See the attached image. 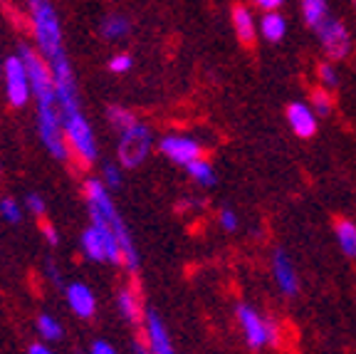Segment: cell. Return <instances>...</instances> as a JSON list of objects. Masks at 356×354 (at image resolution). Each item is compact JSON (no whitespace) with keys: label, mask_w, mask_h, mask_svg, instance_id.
Returning a JSON list of instances; mask_svg holds the SVG:
<instances>
[{"label":"cell","mask_w":356,"mask_h":354,"mask_svg":"<svg viewBox=\"0 0 356 354\" xmlns=\"http://www.w3.org/2000/svg\"><path fill=\"white\" fill-rule=\"evenodd\" d=\"M3 79H6V94L13 107H25L33 100V84L25 60L20 55H10L3 62Z\"/></svg>","instance_id":"6"},{"label":"cell","mask_w":356,"mask_h":354,"mask_svg":"<svg viewBox=\"0 0 356 354\" xmlns=\"http://www.w3.org/2000/svg\"><path fill=\"white\" fill-rule=\"evenodd\" d=\"M42 233H44V238H47V243H50V245L60 243V236H57V231H55V226H52V223H42Z\"/></svg>","instance_id":"32"},{"label":"cell","mask_w":356,"mask_h":354,"mask_svg":"<svg viewBox=\"0 0 356 354\" xmlns=\"http://www.w3.org/2000/svg\"><path fill=\"white\" fill-rule=\"evenodd\" d=\"M151 146H154L151 129L144 122H136L129 129H124V132H119L117 161L124 169H136L149 159Z\"/></svg>","instance_id":"4"},{"label":"cell","mask_w":356,"mask_h":354,"mask_svg":"<svg viewBox=\"0 0 356 354\" xmlns=\"http://www.w3.org/2000/svg\"><path fill=\"white\" fill-rule=\"evenodd\" d=\"M122 169L124 167L119 164V161H117V164H111V161H109V164H104V167H102V181L109 186V191H111V188L122 186Z\"/></svg>","instance_id":"25"},{"label":"cell","mask_w":356,"mask_h":354,"mask_svg":"<svg viewBox=\"0 0 356 354\" xmlns=\"http://www.w3.org/2000/svg\"><path fill=\"white\" fill-rule=\"evenodd\" d=\"M235 317L240 322V330H243L245 344L252 349V352H262V349L273 347L277 342V325L273 320H267L260 310H255L252 305L238 302L235 305Z\"/></svg>","instance_id":"3"},{"label":"cell","mask_w":356,"mask_h":354,"mask_svg":"<svg viewBox=\"0 0 356 354\" xmlns=\"http://www.w3.org/2000/svg\"><path fill=\"white\" fill-rule=\"evenodd\" d=\"M25 208L33 213L35 218H42L44 216V201H42V196L40 194H28V199H25Z\"/></svg>","instance_id":"28"},{"label":"cell","mask_w":356,"mask_h":354,"mask_svg":"<svg viewBox=\"0 0 356 354\" xmlns=\"http://www.w3.org/2000/svg\"><path fill=\"white\" fill-rule=\"evenodd\" d=\"M284 3H287V0H252V6H255L257 10H262V13L280 10V8H282Z\"/></svg>","instance_id":"29"},{"label":"cell","mask_w":356,"mask_h":354,"mask_svg":"<svg viewBox=\"0 0 356 354\" xmlns=\"http://www.w3.org/2000/svg\"><path fill=\"white\" fill-rule=\"evenodd\" d=\"M300 10H302V20H305V25L309 30L319 28V25L332 15L327 0H302Z\"/></svg>","instance_id":"16"},{"label":"cell","mask_w":356,"mask_h":354,"mask_svg":"<svg viewBox=\"0 0 356 354\" xmlns=\"http://www.w3.org/2000/svg\"><path fill=\"white\" fill-rule=\"evenodd\" d=\"M117 310L129 325H141L146 320V307L136 288H122L117 293Z\"/></svg>","instance_id":"13"},{"label":"cell","mask_w":356,"mask_h":354,"mask_svg":"<svg viewBox=\"0 0 356 354\" xmlns=\"http://www.w3.org/2000/svg\"><path fill=\"white\" fill-rule=\"evenodd\" d=\"M35 327H38V334L44 339V342H57V339H62V334H65L60 320H57V317H52V315H47V312L38 315Z\"/></svg>","instance_id":"20"},{"label":"cell","mask_w":356,"mask_h":354,"mask_svg":"<svg viewBox=\"0 0 356 354\" xmlns=\"http://www.w3.org/2000/svg\"><path fill=\"white\" fill-rule=\"evenodd\" d=\"M230 22H233L235 38L243 45H252L257 35H260L257 33L255 13H252L250 6H245V3H235V6L230 8Z\"/></svg>","instance_id":"12"},{"label":"cell","mask_w":356,"mask_h":354,"mask_svg":"<svg viewBox=\"0 0 356 354\" xmlns=\"http://www.w3.org/2000/svg\"><path fill=\"white\" fill-rule=\"evenodd\" d=\"M186 174H188L191 178H193L198 186H203V188H211V186H216V169H213V164L208 159H195V161H191L188 167H186Z\"/></svg>","instance_id":"18"},{"label":"cell","mask_w":356,"mask_h":354,"mask_svg":"<svg viewBox=\"0 0 356 354\" xmlns=\"http://www.w3.org/2000/svg\"><path fill=\"white\" fill-rule=\"evenodd\" d=\"M25 3H28V15L30 25H33V35L38 40V50L42 52L47 65L67 57L62 22L55 6H52V0H25Z\"/></svg>","instance_id":"1"},{"label":"cell","mask_w":356,"mask_h":354,"mask_svg":"<svg viewBox=\"0 0 356 354\" xmlns=\"http://www.w3.org/2000/svg\"><path fill=\"white\" fill-rule=\"evenodd\" d=\"M159 151H161L171 164L184 167V169L188 167L191 161L203 156L200 141L193 137H188V134H166V137L159 141Z\"/></svg>","instance_id":"7"},{"label":"cell","mask_w":356,"mask_h":354,"mask_svg":"<svg viewBox=\"0 0 356 354\" xmlns=\"http://www.w3.org/2000/svg\"><path fill=\"white\" fill-rule=\"evenodd\" d=\"M218 223H220V228L225 233H235V231H238V226H240L238 213H235L233 208H220V210H218Z\"/></svg>","instance_id":"27"},{"label":"cell","mask_w":356,"mask_h":354,"mask_svg":"<svg viewBox=\"0 0 356 354\" xmlns=\"http://www.w3.org/2000/svg\"><path fill=\"white\" fill-rule=\"evenodd\" d=\"M106 119H109L111 127L119 129V132H124V129H129L131 124L139 122V119H136V114H134L131 109H127V107H122V105L106 107Z\"/></svg>","instance_id":"21"},{"label":"cell","mask_w":356,"mask_h":354,"mask_svg":"<svg viewBox=\"0 0 356 354\" xmlns=\"http://www.w3.org/2000/svg\"><path fill=\"white\" fill-rule=\"evenodd\" d=\"M89 354H117V349L111 347L106 339H95L89 344Z\"/></svg>","instance_id":"30"},{"label":"cell","mask_w":356,"mask_h":354,"mask_svg":"<svg viewBox=\"0 0 356 354\" xmlns=\"http://www.w3.org/2000/svg\"><path fill=\"white\" fill-rule=\"evenodd\" d=\"M0 75H3V62H0Z\"/></svg>","instance_id":"37"},{"label":"cell","mask_w":356,"mask_h":354,"mask_svg":"<svg viewBox=\"0 0 356 354\" xmlns=\"http://www.w3.org/2000/svg\"><path fill=\"white\" fill-rule=\"evenodd\" d=\"M134 354H154V352H151L149 342H141V339H136V342H134Z\"/></svg>","instance_id":"34"},{"label":"cell","mask_w":356,"mask_h":354,"mask_svg":"<svg viewBox=\"0 0 356 354\" xmlns=\"http://www.w3.org/2000/svg\"><path fill=\"white\" fill-rule=\"evenodd\" d=\"M349 3H351V8H354V13H356V0H349Z\"/></svg>","instance_id":"35"},{"label":"cell","mask_w":356,"mask_h":354,"mask_svg":"<svg viewBox=\"0 0 356 354\" xmlns=\"http://www.w3.org/2000/svg\"><path fill=\"white\" fill-rule=\"evenodd\" d=\"M62 129H65L70 151H72L82 164L89 167V164H95V161L99 159V146H97L95 132L89 127L82 107H79V109L62 111Z\"/></svg>","instance_id":"2"},{"label":"cell","mask_w":356,"mask_h":354,"mask_svg":"<svg viewBox=\"0 0 356 354\" xmlns=\"http://www.w3.org/2000/svg\"><path fill=\"white\" fill-rule=\"evenodd\" d=\"M312 33L317 35L319 40V47H322L324 57L332 62H341L351 55L354 50V40H351L349 28L344 25V20H339L337 15H329L327 20L314 28Z\"/></svg>","instance_id":"5"},{"label":"cell","mask_w":356,"mask_h":354,"mask_svg":"<svg viewBox=\"0 0 356 354\" xmlns=\"http://www.w3.org/2000/svg\"><path fill=\"white\" fill-rule=\"evenodd\" d=\"M99 35L106 43H122L131 35V20L122 13H109L99 22Z\"/></svg>","instance_id":"15"},{"label":"cell","mask_w":356,"mask_h":354,"mask_svg":"<svg viewBox=\"0 0 356 354\" xmlns=\"http://www.w3.org/2000/svg\"><path fill=\"white\" fill-rule=\"evenodd\" d=\"M309 105L312 109L317 111V116L322 119V116H329L334 109V100H332V89L327 87H314L309 94Z\"/></svg>","instance_id":"22"},{"label":"cell","mask_w":356,"mask_h":354,"mask_svg":"<svg viewBox=\"0 0 356 354\" xmlns=\"http://www.w3.org/2000/svg\"><path fill=\"white\" fill-rule=\"evenodd\" d=\"M257 33L265 43L270 45H277L284 40L287 35V20L280 10H270V13H262L260 20H257Z\"/></svg>","instance_id":"14"},{"label":"cell","mask_w":356,"mask_h":354,"mask_svg":"<svg viewBox=\"0 0 356 354\" xmlns=\"http://www.w3.org/2000/svg\"><path fill=\"white\" fill-rule=\"evenodd\" d=\"M144 332H146V342H149V347L154 354H176L171 337H168L166 325H163L161 315H159L154 307H146Z\"/></svg>","instance_id":"10"},{"label":"cell","mask_w":356,"mask_h":354,"mask_svg":"<svg viewBox=\"0 0 356 354\" xmlns=\"http://www.w3.org/2000/svg\"><path fill=\"white\" fill-rule=\"evenodd\" d=\"M65 298H67V305H70V310L77 317H82V320L95 317L97 298L89 285H84V282H70L65 288Z\"/></svg>","instance_id":"11"},{"label":"cell","mask_w":356,"mask_h":354,"mask_svg":"<svg viewBox=\"0 0 356 354\" xmlns=\"http://www.w3.org/2000/svg\"><path fill=\"white\" fill-rule=\"evenodd\" d=\"M317 79H319V87H327V89L339 87V70H337V62H332V60L319 62Z\"/></svg>","instance_id":"23"},{"label":"cell","mask_w":356,"mask_h":354,"mask_svg":"<svg viewBox=\"0 0 356 354\" xmlns=\"http://www.w3.org/2000/svg\"><path fill=\"white\" fill-rule=\"evenodd\" d=\"M131 65H134L131 55H127V52H117V55H111V60H109V72L127 75L129 70H131Z\"/></svg>","instance_id":"26"},{"label":"cell","mask_w":356,"mask_h":354,"mask_svg":"<svg viewBox=\"0 0 356 354\" xmlns=\"http://www.w3.org/2000/svg\"><path fill=\"white\" fill-rule=\"evenodd\" d=\"M287 124L300 139H312L319 129V116L309 102H292L287 107Z\"/></svg>","instance_id":"9"},{"label":"cell","mask_w":356,"mask_h":354,"mask_svg":"<svg viewBox=\"0 0 356 354\" xmlns=\"http://www.w3.org/2000/svg\"><path fill=\"white\" fill-rule=\"evenodd\" d=\"M0 216L6 218L8 223H20L22 221V208L15 199L6 196V199H0Z\"/></svg>","instance_id":"24"},{"label":"cell","mask_w":356,"mask_h":354,"mask_svg":"<svg viewBox=\"0 0 356 354\" xmlns=\"http://www.w3.org/2000/svg\"><path fill=\"white\" fill-rule=\"evenodd\" d=\"M273 277H275V285H277L284 298H297V295H300V275H297V268H295V263H292V258H289L282 248L273 250Z\"/></svg>","instance_id":"8"},{"label":"cell","mask_w":356,"mask_h":354,"mask_svg":"<svg viewBox=\"0 0 356 354\" xmlns=\"http://www.w3.org/2000/svg\"><path fill=\"white\" fill-rule=\"evenodd\" d=\"M44 270H47V275H50L52 285H57V288H62V275H60V268H57L52 261H47V263H44Z\"/></svg>","instance_id":"31"},{"label":"cell","mask_w":356,"mask_h":354,"mask_svg":"<svg viewBox=\"0 0 356 354\" xmlns=\"http://www.w3.org/2000/svg\"><path fill=\"white\" fill-rule=\"evenodd\" d=\"M0 176H3V164H0Z\"/></svg>","instance_id":"36"},{"label":"cell","mask_w":356,"mask_h":354,"mask_svg":"<svg viewBox=\"0 0 356 354\" xmlns=\"http://www.w3.org/2000/svg\"><path fill=\"white\" fill-rule=\"evenodd\" d=\"M82 250H84V255H87L89 261H95V263H106L104 243H102L99 233L95 231V226H89L87 231L82 233Z\"/></svg>","instance_id":"19"},{"label":"cell","mask_w":356,"mask_h":354,"mask_svg":"<svg viewBox=\"0 0 356 354\" xmlns=\"http://www.w3.org/2000/svg\"><path fill=\"white\" fill-rule=\"evenodd\" d=\"M334 236L346 258H356V223L349 218H339L334 223Z\"/></svg>","instance_id":"17"},{"label":"cell","mask_w":356,"mask_h":354,"mask_svg":"<svg viewBox=\"0 0 356 354\" xmlns=\"http://www.w3.org/2000/svg\"><path fill=\"white\" fill-rule=\"evenodd\" d=\"M28 354H55V352H52V349L47 347L44 342H35V344H30V347H28Z\"/></svg>","instance_id":"33"}]
</instances>
